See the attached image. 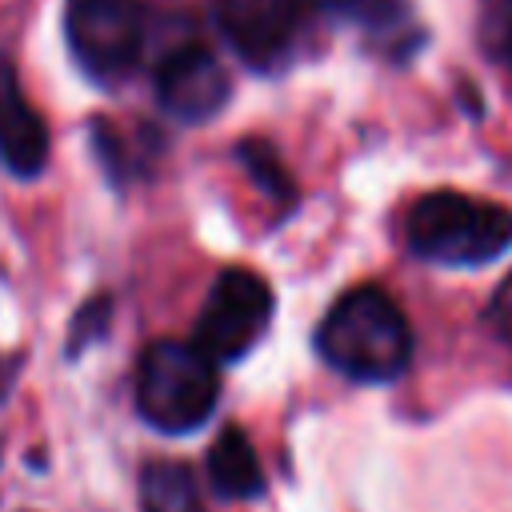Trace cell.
Here are the masks:
<instances>
[{"instance_id": "cell-1", "label": "cell", "mask_w": 512, "mask_h": 512, "mask_svg": "<svg viewBox=\"0 0 512 512\" xmlns=\"http://www.w3.org/2000/svg\"><path fill=\"white\" fill-rule=\"evenodd\" d=\"M316 348L336 372L352 380L384 384L408 368L412 328L388 292L364 284L344 292L328 308V316L316 328Z\"/></svg>"}, {"instance_id": "cell-13", "label": "cell", "mask_w": 512, "mask_h": 512, "mask_svg": "<svg viewBox=\"0 0 512 512\" xmlns=\"http://www.w3.org/2000/svg\"><path fill=\"white\" fill-rule=\"evenodd\" d=\"M308 4H316V8H348L356 0H308Z\"/></svg>"}, {"instance_id": "cell-12", "label": "cell", "mask_w": 512, "mask_h": 512, "mask_svg": "<svg viewBox=\"0 0 512 512\" xmlns=\"http://www.w3.org/2000/svg\"><path fill=\"white\" fill-rule=\"evenodd\" d=\"M240 156H244V164L256 172V180H260L264 188H272V192H288L284 172L276 168V160H272V152H268V148H256V140H248V144L240 148Z\"/></svg>"}, {"instance_id": "cell-7", "label": "cell", "mask_w": 512, "mask_h": 512, "mask_svg": "<svg viewBox=\"0 0 512 512\" xmlns=\"http://www.w3.org/2000/svg\"><path fill=\"white\" fill-rule=\"evenodd\" d=\"M156 100L168 116H176L184 124L212 120L228 100V72L200 44L176 48L156 68Z\"/></svg>"}, {"instance_id": "cell-3", "label": "cell", "mask_w": 512, "mask_h": 512, "mask_svg": "<svg viewBox=\"0 0 512 512\" xmlns=\"http://www.w3.org/2000/svg\"><path fill=\"white\" fill-rule=\"evenodd\" d=\"M220 396V364L208 360L192 340H156L144 348L136 368L140 416L172 436L196 432Z\"/></svg>"}, {"instance_id": "cell-5", "label": "cell", "mask_w": 512, "mask_h": 512, "mask_svg": "<svg viewBox=\"0 0 512 512\" xmlns=\"http://www.w3.org/2000/svg\"><path fill=\"white\" fill-rule=\"evenodd\" d=\"M68 44L100 84L124 80L144 48V8L136 0H72Z\"/></svg>"}, {"instance_id": "cell-11", "label": "cell", "mask_w": 512, "mask_h": 512, "mask_svg": "<svg viewBox=\"0 0 512 512\" xmlns=\"http://www.w3.org/2000/svg\"><path fill=\"white\" fill-rule=\"evenodd\" d=\"M484 44L492 56L512 64V0H492L484 12Z\"/></svg>"}, {"instance_id": "cell-9", "label": "cell", "mask_w": 512, "mask_h": 512, "mask_svg": "<svg viewBox=\"0 0 512 512\" xmlns=\"http://www.w3.org/2000/svg\"><path fill=\"white\" fill-rule=\"evenodd\" d=\"M208 484L224 500H252L264 492L260 456L240 428H224L208 448Z\"/></svg>"}, {"instance_id": "cell-6", "label": "cell", "mask_w": 512, "mask_h": 512, "mask_svg": "<svg viewBox=\"0 0 512 512\" xmlns=\"http://www.w3.org/2000/svg\"><path fill=\"white\" fill-rule=\"evenodd\" d=\"M216 20L236 56L260 72L276 68L296 40V0H216Z\"/></svg>"}, {"instance_id": "cell-2", "label": "cell", "mask_w": 512, "mask_h": 512, "mask_svg": "<svg viewBox=\"0 0 512 512\" xmlns=\"http://www.w3.org/2000/svg\"><path fill=\"white\" fill-rule=\"evenodd\" d=\"M404 240L424 260L476 268L508 252L512 212L504 204L464 196V192H428L408 208Z\"/></svg>"}, {"instance_id": "cell-4", "label": "cell", "mask_w": 512, "mask_h": 512, "mask_svg": "<svg viewBox=\"0 0 512 512\" xmlns=\"http://www.w3.org/2000/svg\"><path fill=\"white\" fill-rule=\"evenodd\" d=\"M268 320H272L268 284L248 268H224L216 284L208 288V300L196 316L192 344L208 360L228 364V360H240L264 336Z\"/></svg>"}, {"instance_id": "cell-8", "label": "cell", "mask_w": 512, "mask_h": 512, "mask_svg": "<svg viewBox=\"0 0 512 512\" xmlns=\"http://www.w3.org/2000/svg\"><path fill=\"white\" fill-rule=\"evenodd\" d=\"M44 160H48V128L28 104L16 68L8 64V56H0V164L12 176L32 180L44 168Z\"/></svg>"}, {"instance_id": "cell-10", "label": "cell", "mask_w": 512, "mask_h": 512, "mask_svg": "<svg viewBox=\"0 0 512 512\" xmlns=\"http://www.w3.org/2000/svg\"><path fill=\"white\" fill-rule=\"evenodd\" d=\"M140 512H204L200 484L180 460H152L140 472Z\"/></svg>"}]
</instances>
